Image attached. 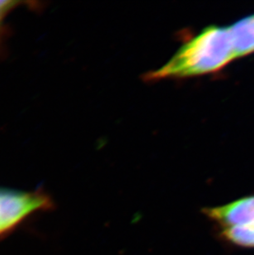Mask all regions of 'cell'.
I'll return each instance as SVG.
<instances>
[{"mask_svg":"<svg viewBox=\"0 0 254 255\" xmlns=\"http://www.w3.org/2000/svg\"><path fill=\"white\" fill-rule=\"evenodd\" d=\"M229 27L208 26L183 44L173 57L148 73L147 80L182 79L219 72L236 60Z\"/></svg>","mask_w":254,"mask_h":255,"instance_id":"1","label":"cell"},{"mask_svg":"<svg viewBox=\"0 0 254 255\" xmlns=\"http://www.w3.org/2000/svg\"><path fill=\"white\" fill-rule=\"evenodd\" d=\"M204 212L223 228L254 227V195L240 198L221 207L206 208Z\"/></svg>","mask_w":254,"mask_h":255,"instance_id":"3","label":"cell"},{"mask_svg":"<svg viewBox=\"0 0 254 255\" xmlns=\"http://www.w3.org/2000/svg\"><path fill=\"white\" fill-rule=\"evenodd\" d=\"M222 236L230 243L245 248H254V227L224 228Z\"/></svg>","mask_w":254,"mask_h":255,"instance_id":"5","label":"cell"},{"mask_svg":"<svg viewBox=\"0 0 254 255\" xmlns=\"http://www.w3.org/2000/svg\"><path fill=\"white\" fill-rule=\"evenodd\" d=\"M19 2L14 1H0V35L2 34V23L5 17Z\"/></svg>","mask_w":254,"mask_h":255,"instance_id":"6","label":"cell"},{"mask_svg":"<svg viewBox=\"0 0 254 255\" xmlns=\"http://www.w3.org/2000/svg\"><path fill=\"white\" fill-rule=\"evenodd\" d=\"M51 202L42 193H26L0 188V236H3L37 212L51 207Z\"/></svg>","mask_w":254,"mask_h":255,"instance_id":"2","label":"cell"},{"mask_svg":"<svg viewBox=\"0 0 254 255\" xmlns=\"http://www.w3.org/2000/svg\"><path fill=\"white\" fill-rule=\"evenodd\" d=\"M229 29L237 59L254 53V13L238 20Z\"/></svg>","mask_w":254,"mask_h":255,"instance_id":"4","label":"cell"}]
</instances>
